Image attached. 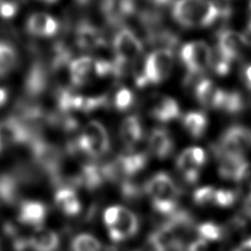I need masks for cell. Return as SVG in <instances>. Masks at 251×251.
I'll use <instances>...</instances> for the list:
<instances>
[{
    "mask_svg": "<svg viewBox=\"0 0 251 251\" xmlns=\"http://www.w3.org/2000/svg\"><path fill=\"white\" fill-rule=\"evenodd\" d=\"M173 19L181 26L205 27L220 18H227L230 8L212 0H176L172 10Z\"/></svg>",
    "mask_w": 251,
    "mask_h": 251,
    "instance_id": "obj_1",
    "label": "cell"
},
{
    "mask_svg": "<svg viewBox=\"0 0 251 251\" xmlns=\"http://www.w3.org/2000/svg\"><path fill=\"white\" fill-rule=\"evenodd\" d=\"M110 149V139L105 126L97 121L88 122L80 134L67 146L71 155L81 153L90 158L103 156Z\"/></svg>",
    "mask_w": 251,
    "mask_h": 251,
    "instance_id": "obj_2",
    "label": "cell"
},
{
    "mask_svg": "<svg viewBox=\"0 0 251 251\" xmlns=\"http://www.w3.org/2000/svg\"><path fill=\"white\" fill-rule=\"evenodd\" d=\"M145 191L152 201L154 210L171 215L176 211L178 189L173 178L164 172L154 175L146 183Z\"/></svg>",
    "mask_w": 251,
    "mask_h": 251,
    "instance_id": "obj_3",
    "label": "cell"
},
{
    "mask_svg": "<svg viewBox=\"0 0 251 251\" xmlns=\"http://www.w3.org/2000/svg\"><path fill=\"white\" fill-rule=\"evenodd\" d=\"M249 150H251V129L242 125H233L227 127L213 146L216 157L244 158Z\"/></svg>",
    "mask_w": 251,
    "mask_h": 251,
    "instance_id": "obj_4",
    "label": "cell"
},
{
    "mask_svg": "<svg viewBox=\"0 0 251 251\" xmlns=\"http://www.w3.org/2000/svg\"><path fill=\"white\" fill-rule=\"evenodd\" d=\"M179 57L188 73L187 75L195 77L211 68L213 50L205 41H190L180 48Z\"/></svg>",
    "mask_w": 251,
    "mask_h": 251,
    "instance_id": "obj_5",
    "label": "cell"
},
{
    "mask_svg": "<svg viewBox=\"0 0 251 251\" xmlns=\"http://www.w3.org/2000/svg\"><path fill=\"white\" fill-rule=\"evenodd\" d=\"M175 64L174 51L170 49H155L144 58V70L149 84H157L166 80Z\"/></svg>",
    "mask_w": 251,
    "mask_h": 251,
    "instance_id": "obj_6",
    "label": "cell"
},
{
    "mask_svg": "<svg viewBox=\"0 0 251 251\" xmlns=\"http://www.w3.org/2000/svg\"><path fill=\"white\" fill-rule=\"evenodd\" d=\"M113 50L115 58L125 64H132L143 56V44L136 34L128 29L119 30L113 40Z\"/></svg>",
    "mask_w": 251,
    "mask_h": 251,
    "instance_id": "obj_7",
    "label": "cell"
},
{
    "mask_svg": "<svg viewBox=\"0 0 251 251\" xmlns=\"http://www.w3.org/2000/svg\"><path fill=\"white\" fill-rule=\"evenodd\" d=\"M207 160L206 152L198 146L188 147L178 155L176 167L182 174L184 179L189 183L197 181L201 168Z\"/></svg>",
    "mask_w": 251,
    "mask_h": 251,
    "instance_id": "obj_8",
    "label": "cell"
},
{
    "mask_svg": "<svg viewBox=\"0 0 251 251\" xmlns=\"http://www.w3.org/2000/svg\"><path fill=\"white\" fill-rule=\"evenodd\" d=\"M107 228L110 238L114 242H121L133 236L137 232L138 220L133 212L119 206L115 221Z\"/></svg>",
    "mask_w": 251,
    "mask_h": 251,
    "instance_id": "obj_9",
    "label": "cell"
},
{
    "mask_svg": "<svg viewBox=\"0 0 251 251\" xmlns=\"http://www.w3.org/2000/svg\"><path fill=\"white\" fill-rule=\"evenodd\" d=\"M245 46L247 45L243 33L228 28H224L217 33L215 50L230 62L240 56Z\"/></svg>",
    "mask_w": 251,
    "mask_h": 251,
    "instance_id": "obj_10",
    "label": "cell"
},
{
    "mask_svg": "<svg viewBox=\"0 0 251 251\" xmlns=\"http://www.w3.org/2000/svg\"><path fill=\"white\" fill-rule=\"evenodd\" d=\"M148 102V115L158 122L169 123L176 120L180 115L178 103L168 95H153Z\"/></svg>",
    "mask_w": 251,
    "mask_h": 251,
    "instance_id": "obj_11",
    "label": "cell"
},
{
    "mask_svg": "<svg viewBox=\"0 0 251 251\" xmlns=\"http://www.w3.org/2000/svg\"><path fill=\"white\" fill-rule=\"evenodd\" d=\"M225 89L216 85L208 78H200L194 86V94L197 101L205 108L219 110Z\"/></svg>",
    "mask_w": 251,
    "mask_h": 251,
    "instance_id": "obj_12",
    "label": "cell"
},
{
    "mask_svg": "<svg viewBox=\"0 0 251 251\" xmlns=\"http://www.w3.org/2000/svg\"><path fill=\"white\" fill-rule=\"evenodd\" d=\"M75 39L76 46L85 51L96 50L105 45L102 32L88 22H81L77 25Z\"/></svg>",
    "mask_w": 251,
    "mask_h": 251,
    "instance_id": "obj_13",
    "label": "cell"
},
{
    "mask_svg": "<svg viewBox=\"0 0 251 251\" xmlns=\"http://www.w3.org/2000/svg\"><path fill=\"white\" fill-rule=\"evenodd\" d=\"M101 11L108 23L118 25L135 12V0H101Z\"/></svg>",
    "mask_w": 251,
    "mask_h": 251,
    "instance_id": "obj_14",
    "label": "cell"
},
{
    "mask_svg": "<svg viewBox=\"0 0 251 251\" xmlns=\"http://www.w3.org/2000/svg\"><path fill=\"white\" fill-rule=\"evenodd\" d=\"M58 29L57 20L43 12L32 14L26 21V30L34 36L51 37L57 33Z\"/></svg>",
    "mask_w": 251,
    "mask_h": 251,
    "instance_id": "obj_15",
    "label": "cell"
},
{
    "mask_svg": "<svg viewBox=\"0 0 251 251\" xmlns=\"http://www.w3.org/2000/svg\"><path fill=\"white\" fill-rule=\"evenodd\" d=\"M48 85L47 70L40 62H34L25 78V91L28 97L41 95Z\"/></svg>",
    "mask_w": 251,
    "mask_h": 251,
    "instance_id": "obj_16",
    "label": "cell"
},
{
    "mask_svg": "<svg viewBox=\"0 0 251 251\" xmlns=\"http://www.w3.org/2000/svg\"><path fill=\"white\" fill-rule=\"evenodd\" d=\"M69 74L72 86L84 85L94 74V59L89 56H81L72 60L69 66Z\"/></svg>",
    "mask_w": 251,
    "mask_h": 251,
    "instance_id": "obj_17",
    "label": "cell"
},
{
    "mask_svg": "<svg viewBox=\"0 0 251 251\" xmlns=\"http://www.w3.org/2000/svg\"><path fill=\"white\" fill-rule=\"evenodd\" d=\"M148 146L155 157L166 159L172 154L175 144L171 134L166 129L155 128L149 134Z\"/></svg>",
    "mask_w": 251,
    "mask_h": 251,
    "instance_id": "obj_18",
    "label": "cell"
},
{
    "mask_svg": "<svg viewBox=\"0 0 251 251\" xmlns=\"http://www.w3.org/2000/svg\"><path fill=\"white\" fill-rule=\"evenodd\" d=\"M47 215L46 206L34 200L24 201L20 206L19 221L22 224L40 226Z\"/></svg>",
    "mask_w": 251,
    "mask_h": 251,
    "instance_id": "obj_19",
    "label": "cell"
},
{
    "mask_svg": "<svg viewBox=\"0 0 251 251\" xmlns=\"http://www.w3.org/2000/svg\"><path fill=\"white\" fill-rule=\"evenodd\" d=\"M27 242L33 251H56L60 239L55 231L38 226L33 230Z\"/></svg>",
    "mask_w": 251,
    "mask_h": 251,
    "instance_id": "obj_20",
    "label": "cell"
},
{
    "mask_svg": "<svg viewBox=\"0 0 251 251\" xmlns=\"http://www.w3.org/2000/svg\"><path fill=\"white\" fill-rule=\"evenodd\" d=\"M142 125L137 116L126 117L120 126V136L123 143L128 148H133L142 138Z\"/></svg>",
    "mask_w": 251,
    "mask_h": 251,
    "instance_id": "obj_21",
    "label": "cell"
},
{
    "mask_svg": "<svg viewBox=\"0 0 251 251\" xmlns=\"http://www.w3.org/2000/svg\"><path fill=\"white\" fill-rule=\"evenodd\" d=\"M57 207L67 216H75L81 210L79 199L74 189L68 186L60 187L55 194Z\"/></svg>",
    "mask_w": 251,
    "mask_h": 251,
    "instance_id": "obj_22",
    "label": "cell"
},
{
    "mask_svg": "<svg viewBox=\"0 0 251 251\" xmlns=\"http://www.w3.org/2000/svg\"><path fill=\"white\" fill-rule=\"evenodd\" d=\"M181 122L184 129L193 138H200L203 136L208 126V119L201 111L187 112L183 116Z\"/></svg>",
    "mask_w": 251,
    "mask_h": 251,
    "instance_id": "obj_23",
    "label": "cell"
},
{
    "mask_svg": "<svg viewBox=\"0 0 251 251\" xmlns=\"http://www.w3.org/2000/svg\"><path fill=\"white\" fill-rule=\"evenodd\" d=\"M104 179L105 177L101 167L94 164H86L81 168L75 182L82 184L89 190H92L98 188L103 183Z\"/></svg>",
    "mask_w": 251,
    "mask_h": 251,
    "instance_id": "obj_24",
    "label": "cell"
},
{
    "mask_svg": "<svg viewBox=\"0 0 251 251\" xmlns=\"http://www.w3.org/2000/svg\"><path fill=\"white\" fill-rule=\"evenodd\" d=\"M18 54L8 42L0 41V77L7 75L17 65Z\"/></svg>",
    "mask_w": 251,
    "mask_h": 251,
    "instance_id": "obj_25",
    "label": "cell"
},
{
    "mask_svg": "<svg viewBox=\"0 0 251 251\" xmlns=\"http://www.w3.org/2000/svg\"><path fill=\"white\" fill-rule=\"evenodd\" d=\"M244 100L239 92L234 90H225L219 110L234 115L240 113L244 109Z\"/></svg>",
    "mask_w": 251,
    "mask_h": 251,
    "instance_id": "obj_26",
    "label": "cell"
},
{
    "mask_svg": "<svg viewBox=\"0 0 251 251\" xmlns=\"http://www.w3.org/2000/svg\"><path fill=\"white\" fill-rule=\"evenodd\" d=\"M72 251H101L100 241L89 233H80L72 241Z\"/></svg>",
    "mask_w": 251,
    "mask_h": 251,
    "instance_id": "obj_27",
    "label": "cell"
},
{
    "mask_svg": "<svg viewBox=\"0 0 251 251\" xmlns=\"http://www.w3.org/2000/svg\"><path fill=\"white\" fill-rule=\"evenodd\" d=\"M17 181L9 175L0 176V199L7 204H12L17 198Z\"/></svg>",
    "mask_w": 251,
    "mask_h": 251,
    "instance_id": "obj_28",
    "label": "cell"
},
{
    "mask_svg": "<svg viewBox=\"0 0 251 251\" xmlns=\"http://www.w3.org/2000/svg\"><path fill=\"white\" fill-rule=\"evenodd\" d=\"M134 102V95L132 91L125 86L119 87L113 96L112 104L114 108L118 111H126L128 110Z\"/></svg>",
    "mask_w": 251,
    "mask_h": 251,
    "instance_id": "obj_29",
    "label": "cell"
},
{
    "mask_svg": "<svg viewBox=\"0 0 251 251\" xmlns=\"http://www.w3.org/2000/svg\"><path fill=\"white\" fill-rule=\"evenodd\" d=\"M243 196L251 202V163L245 162L235 179Z\"/></svg>",
    "mask_w": 251,
    "mask_h": 251,
    "instance_id": "obj_30",
    "label": "cell"
},
{
    "mask_svg": "<svg viewBox=\"0 0 251 251\" xmlns=\"http://www.w3.org/2000/svg\"><path fill=\"white\" fill-rule=\"evenodd\" d=\"M217 189L211 186H203L196 189L193 193V200L199 206L216 205Z\"/></svg>",
    "mask_w": 251,
    "mask_h": 251,
    "instance_id": "obj_31",
    "label": "cell"
},
{
    "mask_svg": "<svg viewBox=\"0 0 251 251\" xmlns=\"http://www.w3.org/2000/svg\"><path fill=\"white\" fill-rule=\"evenodd\" d=\"M197 231L200 235V238L206 240V241H215L222 237L223 235V229L216 224L212 222H206L201 224Z\"/></svg>",
    "mask_w": 251,
    "mask_h": 251,
    "instance_id": "obj_32",
    "label": "cell"
},
{
    "mask_svg": "<svg viewBox=\"0 0 251 251\" xmlns=\"http://www.w3.org/2000/svg\"><path fill=\"white\" fill-rule=\"evenodd\" d=\"M232 62L222 56L220 53H218L215 49L213 50V57H212V64L211 68L214 70V72L219 75H226L231 67Z\"/></svg>",
    "mask_w": 251,
    "mask_h": 251,
    "instance_id": "obj_33",
    "label": "cell"
},
{
    "mask_svg": "<svg viewBox=\"0 0 251 251\" xmlns=\"http://www.w3.org/2000/svg\"><path fill=\"white\" fill-rule=\"evenodd\" d=\"M235 200V195L232 191L227 189H217L216 206L227 207L233 204Z\"/></svg>",
    "mask_w": 251,
    "mask_h": 251,
    "instance_id": "obj_34",
    "label": "cell"
},
{
    "mask_svg": "<svg viewBox=\"0 0 251 251\" xmlns=\"http://www.w3.org/2000/svg\"><path fill=\"white\" fill-rule=\"evenodd\" d=\"M136 251H167V249L161 243V241L155 236V234L152 233L148 237L146 242Z\"/></svg>",
    "mask_w": 251,
    "mask_h": 251,
    "instance_id": "obj_35",
    "label": "cell"
},
{
    "mask_svg": "<svg viewBox=\"0 0 251 251\" xmlns=\"http://www.w3.org/2000/svg\"><path fill=\"white\" fill-rule=\"evenodd\" d=\"M122 194L126 199H135L140 195V189L138 186L130 181H124L121 185Z\"/></svg>",
    "mask_w": 251,
    "mask_h": 251,
    "instance_id": "obj_36",
    "label": "cell"
},
{
    "mask_svg": "<svg viewBox=\"0 0 251 251\" xmlns=\"http://www.w3.org/2000/svg\"><path fill=\"white\" fill-rule=\"evenodd\" d=\"M241 78L245 86L251 92V63L245 64L241 69Z\"/></svg>",
    "mask_w": 251,
    "mask_h": 251,
    "instance_id": "obj_37",
    "label": "cell"
},
{
    "mask_svg": "<svg viewBox=\"0 0 251 251\" xmlns=\"http://www.w3.org/2000/svg\"><path fill=\"white\" fill-rule=\"evenodd\" d=\"M187 251H208L207 241L202 238H199L190 243Z\"/></svg>",
    "mask_w": 251,
    "mask_h": 251,
    "instance_id": "obj_38",
    "label": "cell"
},
{
    "mask_svg": "<svg viewBox=\"0 0 251 251\" xmlns=\"http://www.w3.org/2000/svg\"><path fill=\"white\" fill-rule=\"evenodd\" d=\"M233 251H251V237L243 241Z\"/></svg>",
    "mask_w": 251,
    "mask_h": 251,
    "instance_id": "obj_39",
    "label": "cell"
},
{
    "mask_svg": "<svg viewBox=\"0 0 251 251\" xmlns=\"http://www.w3.org/2000/svg\"><path fill=\"white\" fill-rule=\"evenodd\" d=\"M8 97H9L8 90L4 87H0V108L6 104Z\"/></svg>",
    "mask_w": 251,
    "mask_h": 251,
    "instance_id": "obj_40",
    "label": "cell"
},
{
    "mask_svg": "<svg viewBox=\"0 0 251 251\" xmlns=\"http://www.w3.org/2000/svg\"><path fill=\"white\" fill-rule=\"evenodd\" d=\"M156 6H167L169 5L173 0H149Z\"/></svg>",
    "mask_w": 251,
    "mask_h": 251,
    "instance_id": "obj_41",
    "label": "cell"
},
{
    "mask_svg": "<svg viewBox=\"0 0 251 251\" xmlns=\"http://www.w3.org/2000/svg\"><path fill=\"white\" fill-rule=\"evenodd\" d=\"M248 16H249V21H248V25H247L246 31L251 32V1L249 4V9H248Z\"/></svg>",
    "mask_w": 251,
    "mask_h": 251,
    "instance_id": "obj_42",
    "label": "cell"
},
{
    "mask_svg": "<svg viewBox=\"0 0 251 251\" xmlns=\"http://www.w3.org/2000/svg\"><path fill=\"white\" fill-rule=\"evenodd\" d=\"M78 4H80V5H86V4H88L89 3V1L90 0H75Z\"/></svg>",
    "mask_w": 251,
    "mask_h": 251,
    "instance_id": "obj_43",
    "label": "cell"
},
{
    "mask_svg": "<svg viewBox=\"0 0 251 251\" xmlns=\"http://www.w3.org/2000/svg\"><path fill=\"white\" fill-rule=\"evenodd\" d=\"M40 1H42V2H45V3H49V4H51V3H54V2H56L57 0H40Z\"/></svg>",
    "mask_w": 251,
    "mask_h": 251,
    "instance_id": "obj_44",
    "label": "cell"
},
{
    "mask_svg": "<svg viewBox=\"0 0 251 251\" xmlns=\"http://www.w3.org/2000/svg\"><path fill=\"white\" fill-rule=\"evenodd\" d=\"M5 147V145H4V143H3V141L1 140V138H0V152L3 150V148Z\"/></svg>",
    "mask_w": 251,
    "mask_h": 251,
    "instance_id": "obj_45",
    "label": "cell"
},
{
    "mask_svg": "<svg viewBox=\"0 0 251 251\" xmlns=\"http://www.w3.org/2000/svg\"><path fill=\"white\" fill-rule=\"evenodd\" d=\"M250 104H251V98H250Z\"/></svg>",
    "mask_w": 251,
    "mask_h": 251,
    "instance_id": "obj_46",
    "label": "cell"
}]
</instances>
